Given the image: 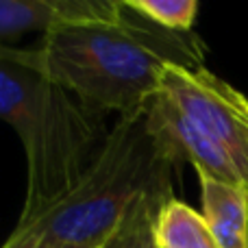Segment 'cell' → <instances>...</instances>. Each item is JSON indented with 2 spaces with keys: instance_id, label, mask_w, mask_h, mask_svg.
<instances>
[{
  "instance_id": "cell-8",
  "label": "cell",
  "mask_w": 248,
  "mask_h": 248,
  "mask_svg": "<svg viewBox=\"0 0 248 248\" xmlns=\"http://www.w3.org/2000/svg\"><path fill=\"white\" fill-rule=\"evenodd\" d=\"M157 248H218L201 211L172 198L159 209L155 220Z\"/></svg>"
},
{
  "instance_id": "cell-9",
  "label": "cell",
  "mask_w": 248,
  "mask_h": 248,
  "mask_svg": "<svg viewBox=\"0 0 248 248\" xmlns=\"http://www.w3.org/2000/svg\"><path fill=\"white\" fill-rule=\"evenodd\" d=\"M137 17L174 33H192L198 16L196 0H124Z\"/></svg>"
},
{
  "instance_id": "cell-6",
  "label": "cell",
  "mask_w": 248,
  "mask_h": 248,
  "mask_svg": "<svg viewBox=\"0 0 248 248\" xmlns=\"http://www.w3.org/2000/svg\"><path fill=\"white\" fill-rule=\"evenodd\" d=\"M124 16V0H0V46L24 33L46 35L63 26L118 24Z\"/></svg>"
},
{
  "instance_id": "cell-4",
  "label": "cell",
  "mask_w": 248,
  "mask_h": 248,
  "mask_svg": "<svg viewBox=\"0 0 248 248\" xmlns=\"http://www.w3.org/2000/svg\"><path fill=\"white\" fill-rule=\"evenodd\" d=\"M227 81L207 68L189 70L166 65L159 78V92L168 96L185 116L220 144L248 185V140L246 128L227 94Z\"/></svg>"
},
{
  "instance_id": "cell-10",
  "label": "cell",
  "mask_w": 248,
  "mask_h": 248,
  "mask_svg": "<svg viewBox=\"0 0 248 248\" xmlns=\"http://www.w3.org/2000/svg\"><path fill=\"white\" fill-rule=\"evenodd\" d=\"M166 202H146L100 248H157L155 220Z\"/></svg>"
},
{
  "instance_id": "cell-11",
  "label": "cell",
  "mask_w": 248,
  "mask_h": 248,
  "mask_svg": "<svg viewBox=\"0 0 248 248\" xmlns=\"http://www.w3.org/2000/svg\"><path fill=\"white\" fill-rule=\"evenodd\" d=\"M2 248H77V246H65V244H57V242L44 240L39 235H33V233L26 231H13V235L7 240V244Z\"/></svg>"
},
{
  "instance_id": "cell-3",
  "label": "cell",
  "mask_w": 248,
  "mask_h": 248,
  "mask_svg": "<svg viewBox=\"0 0 248 248\" xmlns=\"http://www.w3.org/2000/svg\"><path fill=\"white\" fill-rule=\"evenodd\" d=\"M0 120L26 155V198L20 222L68 196L107 141L105 111L24 65L0 61Z\"/></svg>"
},
{
  "instance_id": "cell-7",
  "label": "cell",
  "mask_w": 248,
  "mask_h": 248,
  "mask_svg": "<svg viewBox=\"0 0 248 248\" xmlns=\"http://www.w3.org/2000/svg\"><path fill=\"white\" fill-rule=\"evenodd\" d=\"M201 179L202 218L218 248H248V185Z\"/></svg>"
},
{
  "instance_id": "cell-1",
  "label": "cell",
  "mask_w": 248,
  "mask_h": 248,
  "mask_svg": "<svg viewBox=\"0 0 248 248\" xmlns=\"http://www.w3.org/2000/svg\"><path fill=\"white\" fill-rule=\"evenodd\" d=\"M196 35L159 29L128 9L118 24L63 26L42 35L35 48L0 46V61L35 70L83 103L120 118L140 111L157 94L166 65L198 70L205 68Z\"/></svg>"
},
{
  "instance_id": "cell-12",
  "label": "cell",
  "mask_w": 248,
  "mask_h": 248,
  "mask_svg": "<svg viewBox=\"0 0 248 248\" xmlns=\"http://www.w3.org/2000/svg\"><path fill=\"white\" fill-rule=\"evenodd\" d=\"M227 94H229V100H231V105L235 107L237 116H240L242 124H244L246 128V140H248V98L242 92H237L233 85H227Z\"/></svg>"
},
{
  "instance_id": "cell-5",
  "label": "cell",
  "mask_w": 248,
  "mask_h": 248,
  "mask_svg": "<svg viewBox=\"0 0 248 248\" xmlns=\"http://www.w3.org/2000/svg\"><path fill=\"white\" fill-rule=\"evenodd\" d=\"M144 118L150 133L176 163H192L198 176L246 185L227 150L201 131L163 92L146 100Z\"/></svg>"
},
{
  "instance_id": "cell-2",
  "label": "cell",
  "mask_w": 248,
  "mask_h": 248,
  "mask_svg": "<svg viewBox=\"0 0 248 248\" xmlns=\"http://www.w3.org/2000/svg\"><path fill=\"white\" fill-rule=\"evenodd\" d=\"M176 168L179 163L150 133L141 107L116 122L68 196L16 229L57 244L100 248L141 205L174 198Z\"/></svg>"
}]
</instances>
